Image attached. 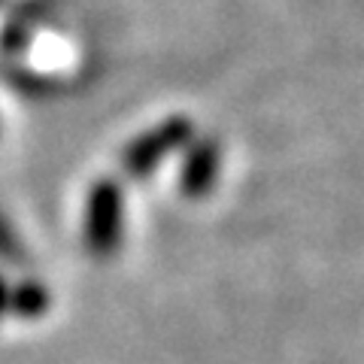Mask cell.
<instances>
[{"instance_id":"1","label":"cell","mask_w":364,"mask_h":364,"mask_svg":"<svg viewBox=\"0 0 364 364\" xmlns=\"http://www.w3.org/2000/svg\"><path fill=\"white\" fill-rule=\"evenodd\" d=\"M124 234V191L116 179L91 182L85 213H82V240L95 258H109L122 246Z\"/></svg>"},{"instance_id":"2","label":"cell","mask_w":364,"mask_h":364,"mask_svg":"<svg viewBox=\"0 0 364 364\" xmlns=\"http://www.w3.org/2000/svg\"><path fill=\"white\" fill-rule=\"evenodd\" d=\"M191 136H195V128H191V122L186 116H170L161 124H155L152 131L134 136L122 155V164L128 170V176L134 179L152 176L167 155L186 149L191 143Z\"/></svg>"},{"instance_id":"3","label":"cell","mask_w":364,"mask_h":364,"mask_svg":"<svg viewBox=\"0 0 364 364\" xmlns=\"http://www.w3.org/2000/svg\"><path fill=\"white\" fill-rule=\"evenodd\" d=\"M222 167V146L210 136H191L179 167V188L186 198H203L215 186Z\"/></svg>"},{"instance_id":"4","label":"cell","mask_w":364,"mask_h":364,"mask_svg":"<svg viewBox=\"0 0 364 364\" xmlns=\"http://www.w3.org/2000/svg\"><path fill=\"white\" fill-rule=\"evenodd\" d=\"M49 306H52V294L43 282L28 279L18 282V286H9V310L18 318H40Z\"/></svg>"},{"instance_id":"5","label":"cell","mask_w":364,"mask_h":364,"mask_svg":"<svg viewBox=\"0 0 364 364\" xmlns=\"http://www.w3.org/2000/svg\"><path fill=\"white\" fill-rule=\"evenodd\" d=\"M18 240H16V234H13V228L6 225V219L0 215V258H6V261H13L18 258Z\"/></svg>"},{"instance_id":"6","label":"cell","mask_w":364,"mask_h":364,"mask_svg":"<svg viewBox=\"0 0 364 364\" xmlns=\"http://www.w3.org/2000/svg\"><path fill=\"white\" fill-rule=\"evenodd\" d=\"M9 310V282L0 277V313Z\"/></svg>"}]
</instances>
